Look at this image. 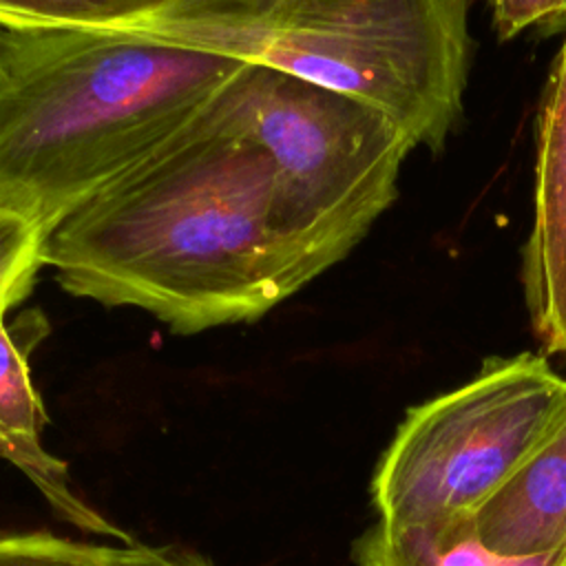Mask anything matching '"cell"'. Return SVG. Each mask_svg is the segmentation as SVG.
<instances>
[{
  "label": "cell",
  "mask_w": 566,
  "mask_h": 566,
  "mask_svg": "<svg viewBox=\"0 0 566 566\" xmlns=\"http://www.w3.org/2000/svg\"><path fill=\"white\" fill-rule=\"evenodd\" d=\"M268 155L214 99L44 237L73 296L137 307L175 334L252 323L292 296Z\"/></svg>",
  "instance_id": "6da1fadb"
},
{
  "label": "cell",
  "mask_w": 566,
  "mask_h": 566,
  "mask_svg": "<svg viewBox=\"0 0 566 566\" xmlns=\"http://www.w3.org/2000/svg\"><path fill=\"white\" fill-rule=\"evenodd\" d=\"M241 66L115 29L0 27V210L49 234Z\"/></svg>",
  "instance_id": "7a4b0ae2"
},
{
  "label": "cell",
  "mask_w": 566,
  "mask_h": 566,
  "mask_svg": "<svg viewBox=\"0 0 566 566\" xmlns=\"http://www.w3.org/2000/svg\"><path fill=\"white\" fill-rule=\"evenodd\" d=\"M360 99L440 150L462 115L469 0H168L115 29Z\"/></svg>",
  "instance_id": "3957f363"
},
{
  "label": "cell",
  "mask_w": 566,
  "mask_h": 566,
  "mask_svg": "<svg viewBox=\"0 0 566 566\" xmlns=\"http://www.w3.org/2000/svg\"><path fill=\"white\" fill-rule=\"evenodd\" d=\"M219 102L272 164V232L296 294L396 201L413 144L378 108L265 66L243 64Z\"/></svg>",
  "instance_id": "277c9868"
},
{
  "label": "cell",
  "mask_w": 566,
  "mask_h": 566,
  "mask_svg": "<svg viewBox=\"0 0 566 566\" xmlns=\"http://www.w3.org/2000/svg\"><path fill=\"white\" fill-rule=\"evenodd\" d=\"M566 409L546 356H491L464 385L407 409L371 475L380 522L471 517L535 453Z\"/></svg>",
  "instance_id": "5b68a950"
},
{
  "label": "cell",
  "mask_w": 566,
  "mask_h": 566,
  "mask_svg": "<svg viewBox=\"0 0 566 566\" xmlns=\"http://www.w3.org/2000/svg\"><path fill=\"white\" fill-rule=\"evenodd\" d=\"M522 285L542 349L566 356V40L537 117L533 219L522 250Z\"/></svg>",
  "instance_id": "8992f818"
},
{
  "label": "cell",
  "mask_w": 566,
  "mask_h": 566,
  "mask_svg": "<svg viewBox=\"0 0 566 566\" xmlns=\"http://www.w3.org/2000/svg\"><path fill=\"white\" fill-rule=\"evenodd\" d=\"M27 352L29 347L0 316V460L18 467L64 522L86 533L135 544L128 533L113 526L73 491L69 467L46 451L42 442L46 418L31 382Z\"/></svg>",
  "instance_id": "52a82bcc"
},
{
  "label": "cell",
  "mask_w": 566,
  "mask_h": 566,
  "mask_svg": "<svg viewBox=\"0 0 566 566\" xmlns=\"http://www.w3.org/2000/svg\"><path fill=\"white\" fill-rule=\"evenodd\" d=\"M475 531L504 555L566 551V409L524 467L475 511Z\"/></svg>",
  "instance_id": "ba28073f"
},
{
  "label": "cell",
  "mask_w": 566,
  "mask_h": 566,
  "mask_svg": "<svg viewBox=\"0 0 566 566\" xmlns=\"http://www.w3.org/2000/svg\"><path fill=\"white\" fill-rule=\"evenodd\" d=\"M356 566H566V551L504 555L486 548L475 515L444 526H396L376 520L354 542Z\"/></svg>",
  "instance_id": "9c48e42d"
},
{
  "label": "cell",
  "mask_w": 566,
  "mask_h": 566,
  "mask_svg": "<svg viewBox=\"0 0 566 566\" xmlns=\"http://www.w3.org/2000/svg\"><path fill=\"white\" fill-rule=\"evenodd\" d=\"M168 0H0L9 29H119Z\"/></svg>",
  "instance_id": "30bf717a"
},
{
  "label": "cell",
  "mask_w": 566,
  "mask_h": 566,
  "mask_svg": "<svg viewBox=\"0 0 566 566\" xmlns=\"http://www.w3.org/2000/svg\"><path fill=\"white\" fill-rule=\"evenodd\" d=\"M139 544H86L51 533L0 535V566H133Z\"/></svg>",
  "instance_id": "8fae6325"
},
{
  "label": "cell",
  "mask_w": 566,
  "mask_h": 566,
  "mask_svg": "<svg viewBox=\"0 0 566 566\" xmlns=\"http://www.w3.org/2000/svg\"><path fill=\"white\" fill-rule=\"evenodd\" d=\"M44 230L33 221L0 210V316L18 305L33 287L44 265Z\"/></svg>",
  "instance_id": "7c38bea8"
},
{
  "label": "cell",
  "mask_w": 566,
  "mask_h": 566,
  "mask_svg": "<svg viewBox=\"0 0 566 566\" xmlns=\"http://www.w3.org/2000/svg\"><path fill=\"white\" fill-rule=\"evenodd\" d=\"M497 38L511 40L537 24L566 20V0H489Z\"/></svg>",
  "instance_id": "4fadbf2b"
},
{
  "label": "cell",
  "mask_w": 566,
  "mask_h": 566,
  "mask_svg": "<svg viewBox=\"0 0 566 566\" xmlns=\"http://www.w3.org/2000/svg\"><path fill=\"white\" fill-rule=\"evenodd\" d=\"M133 566H212V564L206 557L195 553H175V551L150 548L139 544Z\"/></svg>",
  "instance_id": "5bb4252c"
}]
</instances>
